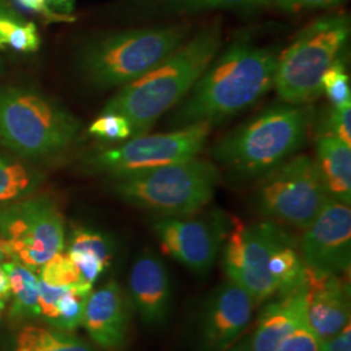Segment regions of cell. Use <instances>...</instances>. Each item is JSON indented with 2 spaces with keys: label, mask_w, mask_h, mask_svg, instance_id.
I'll use <instances>...</instances> for the list:
<instances>
[{
  "label": "cell",
  "mask_w": 351,
  "mask_h": 351,
  "mask_svg": "<svg viewBox=\"0 0 351 351\" xmlns=\"http://www.w3.org/2000/svg\"><path fill=\"white\" fill-rule=\"evenodd\" d=\"M322 88L333 107L351 103L350 80L345 65L336 60L326 72L322 80Z\"/></svg>",
  "instance_id": "obj_30"
},
{
  "label": "cell",
  "mask_w": 351,
  "mask_h": 351,
  "mask_svg": "<svg viewBox=\"0 0 351 351\" xmlns=\"http://www.w3.org/2000/svg\"><path fill=\"white\" fill-rule=\"evenodd\" d=\"M280 52L239 38L213 59L173 113V126L216 124L246 111L274 88Z\"/></svg>",
  "instance_id": "obj_1"
},
{
  "label": "cell",
  "mask_w": 351,
  "mask_h": 351,
  "mask_svg": "<svg viewBox=\"0 0 351 351\" xmlns=\"http://www.w3.org/2000/svg\"><path fill=\"white\" fill-rule=\"evenodd\" d=\"M326 133H330L351 146V103L333 107L326 121Z\"/></svg>",
  "instance_id": "obj_31"
},
{
  "label": "cell",
  "mask_w": 351,
  "mask_h": 351,
  "mask_svg": "<svg viewBox=\"0 0 351 351\" xmlns=\"http://www.w3.org/2000/svg\"><path fill=\"white\" fill-rule=\"evenodd\" d=\"M213 125L197 123L163 134H142L112 149L93 154L86 165L91 172L112 178L139 171L180 163L197 158L211 133Z\"/></svg>",
  "instance_id": "obj_11"
},
{
  "label": "cell",
  "mask_w": 351,
  "mask_h": 351,
  "mask_svg": "<svg viewBox=\"0 0 351 351\" xmlns=\"http://www.w3.org/2000/svg\"><path fill=\"white\" fill-rule=\"evenodd\" d=\"M220 181L216 164L198 158L113 178V194L160 216H190L213 201Z\"/></svg>",
  "instance_id": "obj_4"
},
{
  "label": "cell",
  "mask_w": 351,
  "mask_h": 351,
  "mask_svg": "<svg viewBox=\"0 0 351 351\" xmlns=\"http://www.w3.org/2000/svg\"><path fill=\"white\" fill-rule=\"evenodd\" d=\"M343 0H267L265 5L280 10L282 12L295 13L308 10H319L337 5Z\"/></svg>",
  "instance_id": "obj_33"
},
{
  "label": "cell",
  "mask_w": 351,
  "mask_h": 351,
  "mask_svg": "<svg viewBox=\"0 0 351 351\" xmlns=\"http://www.w3.org/2000/svg\"><path fill=\"white\" fill-rule=\"evenodd\" d=\"M303 263L322 274L346 275L351 264V210L328 198L298 246Z\"/></svg>",
  "instance_id": "obj_14"
},
{
  "label": "cell",
  "mask_w": 351,
  "mask_h": 351,
  "mask_svg": "<svg viewBox=\"0 0 351 351\" xmlns=\"http://www.w3.org/2000/svg\"><path fill=\"white\" fill-rule=\"evenodd\" d=\"M126 293L133 311L149 330L168 324L173 313V287L163 259L154 251H142L134 261Z\"/></svg>",
  "instance_id": "obj_15"
},
{
  "label": "cell",
  "mask_w": 351,
  "mask_h": 351,
  "mask_svg": "<svg viewBox=\"0 0 351 351\" xmlns=\"http://www.w3.org/2000/svg\"><path fill=\"white\" fill-rule=\"evenodd\" d=\"M320 341L304 323L276 351H317Z\"/></svg>",
  "instance_id": "obj_32"
},
{
  "label": "cell",
  "mask_w": 351,
  "mask_h": 351,
  "mask_svg": "<svg viewBox=\"0 0 351 351\" xmlns=\"http://www.w3.org/2000/svg\"><path fill=\"white\" fill-rule=\"evenodd\" d=\"M16 1L19 4H21V7H24L26 10L33 11V12L42 13L53 21L68 20V16H62V14L51 12L50 8H49V5H50L49 0H16Z\"/></svg>",
  "instance_id": "obj_35"
},
{
  "label": "cell",
  "mask_w": 351,
  "mask_h": 351,
  "mask_svg": "<svg viewBox=\"0 0 351 351\" xmlns=\"http://www.w3.org/2000/svg\"><path fill=\"white\" fill-rule=\"evenodd\" d=\"M38 277L51 287H71L80 282V272L65 250L38 269Z\"/></svg>",
  "instance_id": "obj_28"
},
{
  "label": "cell",
  "mask_w": 351,
  "mask_h": 351,
  "mask_svg": "<svg viewBox=\"0 0 351 351\" xmlns=\"http://www.w3.org/2000/svg\"><path fill=\"white\" fill-rule=\"evenodd\" d=\"M40 46V38L33 23L0 17V49H11L17 52L30 53Z\"/></svg>",
  "instance_id": "obj_26"
},
{
  "label": "cell",
  "mask_w": 351,
  "mask_h": 351,
  "mask_svg": "<svg viewBox=\"0 0 351 351\" xmlns=\"http://www.w3.org/2000/svg\"><path fill=\"white\" fill-rule=\"evenodd\" d=\"M80 123L60 104L33 90L0 88V143L13 152L39 159L66 150Z\"/></svg>",
  "instance_id": "obj_6"
},
{
  "label": "cell",
  "mask_w": 351,
  "mask_h": 351,
  "mask_svg": "<svg viewBox=\"0 0 351 351\" xmlns=\"http://www.w3.org/2000/svg\"><path fill=\"white\" fill-rule=\"evenodd\" d=\"M308 291L276 295L268 302L250 335L252 351H276L304 323H307Z\"/></svg>",
  "instance_id": "obj_18"
},
{
  "label": "cell",
  "mask_w": 351,
  "mask_h": 351,
  "mask_svg": "<svg viewBox=\"0 0 351 351\" xmlns=\"http://www.w3.org/2000/svg\"><path fill=\"white\" fill-rule=\"evenodd\" d=\"M267 0H162L167 11L175 13H199L213 10H245L265 5Z\"/></svg>",
  "instance_id": "obj_27"
},
{
  "label": "cell",
  "mask_w": 351,
  "mask_h": 351,
  "mask_svg": "<svg viewBox=\"0 0 351 351\" xmlns=\"http://www.w3.org/2000/svg\"><path fill=\"white\" fill-rule=\"evenodd\" d=\"M0 17H11L16 20H23V17L19 14V12L14 11L12 7L4 0H0Z\"/></svg>",
  "instance_id": "obj_38"
},
{
  "label": "cell",
  "mask_w": 351,
  "mask_h": 351,
  "mask_svg": "<svg viewBox=\"0 0 351 351\" xmlns=\"http://www.w3.org/2000/svg\"><path fill=\"white\" fill-rule=\"evenodd\" d=\"M317 351H351V326H346L339 335L322 341Z\"/></svg>",
  "instance_id": "obj_34"
},
{
  "label": "cell",
  "mask_w": 351,
  "mask_h": 351,
  "mask_svg": "<svg viewBox=\"0 0 351 351\" xmlns=\"http://www.w3.org/2000/svg\"><path fill=\"white\" fill-rule=\"evenodd\" d=\"M221 26H204L175 52L136 81L124 85L104 106L103 113H119L132 126V137L146 134L164 113L189 94L221 49Z\"/></svg>",
  "instance_id": "obj_2"
},
{
  "label": "cell",
  "mask_w": 351,
  "mask_h": 351,
  "mask_svg": "<svg viewBox=\"0 0 351 351\" xmlns=\"http://www.w3.org/2000/svg\"><path fill=\"white\" fill-rule=\"evenodd\" d=\"M49 4L51 7H53L56 11L68 16L69 13L73 11L75 0H49Z\"/></svg>",
  "instance_id": "obj_37"
},
{
  "label": "cell",
  "mask_w": 351,
  "mask_h": 351,
  "mask_svg": "<svg viewBox=\"0 0 351 351\" xmlns=\"http://www.w3.org/2000/svg\"><path fill=\"white\" fill-rule=\"evenodd\" d=\"M1 68H3V63H1V59H0V71H1Z\"/></svg>",
  "instance_id": "obj_41"
},
{
  "label": "cell",
  "mask_w": 351,
  "mask_h": 351,
  "mask_svg": "<svg viewBox=\"0 0 351 351\" xmlns=\"http://www.w3.org/2000/svg\"><path fill=\"white\" fill-rule=\"evenodd\" d=\"M290 239V234L271 220L245 224L232 219L221 247L223 268L228 280L243 289L255 306L275 297L276 284L268 263L277 247Z\"/></svg>",
  "instance_id": "obj_10"
},
{
  "label": "cell",
  "mask_w": 351,
  "mask_h": 351,
  "mask_svg": "<svg viewBox=\"0 0 351 351\" xmlns=\"http://www.w3.org/2000/svg\"><path fill=\"white\" fill-rule=\"evenodd\" d=\"M45 176L26 164L0 160V208L36 194Z\"/></svg>",
  "instance_id": "obj_25"
},
{
  "label": "cell",
  "mask_w": 351,
  "mask_h": 351,
  "mask_svg": "<svg viewBox=\"0 0 351 351\" xmlns=\"http://www.w3.org/2000/svg\"><path fill=\"white\" fill-rule=\"evenodd\" d=\"M133 307L128 293L114 280L88 295L82 326L90 342L101 351H123L128 345Z\"/></svg>",
  "instance_id": "obj_16"
},
{
  "label": "cell",
  "mask_w": 351,
  "mask_h": 351,
  "mask_svg": "<svg viewBox=\"0 0 351 351\" xmlns=\"http://www.w3.org/2000/svg\"><path fill=\"white\" fill-rule=\"evenodd\" d=\"M93 287L78 282L71 287H51L38 277V323L75 332L82 326L85 306Z\"/></svg>",
  "instance_id": "obj_19"
},
{
  "label": "cell",
  "mask_w": 351,
  "mask_h": 351,
  "mask_svg": "<svg viewBox=\"0 0 351 351\" xmlns=\"http://www.w3.org/2000/svg\"><path fill=\"white\" fill-rule=\"evenodd\" d=\"M0 237L11 261L38 271L65 250V226L58 203L49 195H30L0 208Z\"/></svg>",
  "instance_id": "obj_9"
},
{
  "label": "cell",
  "mask_w": 351,
  "mask_h": 351,
  "mask_svg": "<svg viewBox=\"0 0 351 351\" xmlns=\"http://www.w3.org/2000/svg\"><path fill=\"white\" fill-rule=\"evenodd\" d=\"M189 32V25H167L108 34L85 47L80 68L95 88L124 86L175 52Z\"/></svg>",
  "instance_id": "obj_5"
},
{
  "label": "cell",
  "mask_w": 351,
  "mask_h": 351,
  "mask_svg": "<svg viewBox=\"0 0 351 351\" xmlns=\"http://www.w3.org/2000/svg\"><path fill=\"white\" fill-rule=\"evenodd\" d=\"M311 119L304 104L271 107L220 139L211 155L241 178L261 177L301 149Z\"/></svg>",
  "instance_id": "obj_3"
},
{
  "label": "cell",
  "mask_w": 351,
  "mask_h": 351,
  "mask_svg": "<svg viewBox=\"0 0 351 351\" xmlns=\"http://www.w3.org/2000/svg\"><path fill=\"white\" fill-rule=\"evenodd\" d=\"M328 198L316 160L297 155L261 176L254 204L265 220L304 230L313 224Z\"/></svg>",
  "instance_id": "obj_8"
},
{
  "label": "cell",
  "mask_w": 351,
  "mask_h": 351,
  "mask_svg": "<svg viewBox=\"0 0 351 351\" xmlns=\"http://www.w3.org/2000/svg\"><path fill=\"white\" fill-rule=\"evenodd\" d=\"M255 304L250 295L226 280L201 303L194 324L195 351H226L250 326Z\"/></svg>",
  "instance_id": "obj_13"
},
{
  "label": "cell",
  "mask_w": 351,
  "mask_h": 351,
  "mask_svg": "<svg viewBox=\"0 0 351 351\" xmlns=\"http://www.w3.org/2000/svg\"><path fill=\"white\" fill-rule=\"evenodd\" d=\"M8 261H11L10 252H8V249H7L5 242H4L3 239L0 237V263H3V262H8Z\"/></svg>",
  "instance_id": "obj_40"
},
{
  "label": "cell",
  "mask_w": 351,
  "mask_h": 351,
  "mask_svg": "<svg viewBox=\"0 0 351 351\" xmlns=\"http://www.w3.org/2000/svg\"><path fill=\"white\" fill-rule=\"evenodd\" d=\"M350 36L345 14L320 17L298 33L288 49L278 55L275 85L278 97L289 104H306L316 99L322 80Z\"/></svg>",
  "instance_id": "obj_7"
},
{
  "label": "cell",
  "mask_w": 351,
  "mask_h": 351,
  "mask_svg": "<svg viewBox=\"0 0 351 351\" xmlns=\"http://www.w3.org/2000/svg\"><path fill=\"white\" fill-rule=\"evenodd\" d=\"M226 351H252L250 346V336H242Z\"/></svg>",
  "instance_id": "obj_39"
},
{
  "label": "cell",
  "mask_w": 351,
  "mask_h": 351,
  "mask_svg": "<svg viewBox=\"0 0 351 351\" xmlns=\"http://www.w3.org/2000/svg\"><path fill=\"white\" fill-rule=\"evenodd\" d=\"M88 133L106 142H123L132 137L129 120L119 113H101L91 125Z\"/></svg>",
  "instance_id": "obj_29"
},
{
  "label": "cell",
  "mask_w": 351,
  "mask_h": 351,
  "mask_svg": "<svg viewBox=\"0 0 351 351\" xmlns=\"http://www.w3.org/2000/svg\"><path fill=\"white\" fill-rule=\"evenodd\" d=\"M1 267L10 285L8 317L14 326L38 323V275L34 269L16 261Z\"/></svg>",
  "instance_id": "obj_23"
},
{
  "label": "cell",
  "mask_w": 351,
  "mask_h": 351,
  "mask_svg": "<svg viewBox=\"0 0 351 351\" xmlns=\"http://www.w3.org/2000/svg\"><path fill=\"white\" fill-rule=\"evenodd\" d=\"M229 226L221 213L203 217L159 216L152 221V230L162 249L198 276L213 269Z\"/></svg>",
  "instance_id": "obj_12"
},
{
  "label": "cell",
  "mask_w": 351,
  "mask_h": 351,
  "mask_svg": "<svg viewBox=\"0 0 351 351\" xmlns=\"http://www.w3.org/2000/svg\"><path fill=\"white\" fill-rule=\"evenodd\" d=\"M0 351H98L75 332H65L39 323L16 326L0 341Z\"/></svg>",
  "instance_id": "obj_21"
},
{
  "label": "cell",
  "mask_w": 351,
  "mask_h": 351,
  "mask_svg": "<svg viewBox=\"0 0 351 351\" xmlns=\"http://www.w3.org/2000/svg\"><path fill=\"white\" fill-rule=\"evenodd\" d=\"M65 252L80 272V282L94 288V284L112 263L116 243L111 236L99 230L77 226L69 236Z\"/></svg>",
  "instance_id": "obj_20"
},
{
  "label": "cell",
  "mask_w": 351,
  "mask_h": 351,
  "mask_svg": "<svg viewBox=\"0 0 351 351\" xmlns=\"http://www.w3.org/2000/svg\"><path fill=\"white\" fill-rule=\"evenodd\" d=\"M10 303V285H8V278L3 269L0 272V322L3 315L7 311V306Z\"/></svg>",
  "instance_id": "obj_36"
},
{
  "label": "cell",
  "mask_w": 351,
  "mask_h": 351,
  "mask_svg": "<svg viewBox=\"0 0 351 351\" xmlns=\"http://www.w3.org/2000/svg\"><path fill=\"white\" fill-rule=\"evenodd\" d=\"M345 276L322 274L306 267V319L320 342L339 335L350 324V285Z\"/></svg>",
  "instance_id": "obj_17"
},
{
  "label": "cell",
  "mask_w": 351,
  "mask_h": 351,
  "mask_svg": "<svg viewBox=\"0 0 351 351\" xmlns=\"http://www.w3.org/2000/svg\"><path fill=\"white\" fill-rule=\"evenodd\" d=\"M320 175L330 198L351 203V149L336 136L323 132L317 138V160Z\"/></svg>",
  "instance_id": "obj_22"
},
{
  "label": "cell",
  "mask_w": 351,
  "mask_h": 351,
  "mask_svg": "<svg viewBox=\"0 0 351 351\" xmlns=\"http://www.w3.org/2000/svg\"><path fill=\"white\" fill-rule=\"evenodd\" d=\"M0 160H3V159H1V158H0Z\"/></svg>",
  "instance_id": "obj_42"
},
{
  "label": "cell",
  "mask_w": 351,
  "mask_h": 351,
  "mask_svg": "<svg viewBox=\"0 0 351 351\" xmlns=\"http://www.w3.org/2000/svg\"><path fill=\"white\" fill-rule=\"evenodd\" d=\"M268 269L276 284L275 295H288L307 290L306 265L294 239H288L277 247L269 259Z\"/></svg>",
  "instance_id": "obj_24"
}]
</instances>
